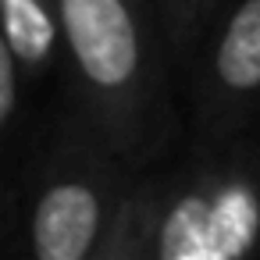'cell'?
<instances>
[{
  "instance_id": "obj_2",
  "label": "cell",
  "mask_w": 260,
  "mask_h": 260,
  "mask_svg": "<svg viewBox=\"0 0 260 260\" xmlns=\"http://www.w3.org/2000/svg\"><path fill=\"white\" fill-rule=\"evenodd\" d=\"M72 96L111 146L146 168L175 153L189 128L171 89V43L157 0H61Z\"/></svg>"
},
{
  "instance_id": "obj_1",
  "label": "cell",
  "mask_w": 260,
  "mask_h": 260,
  "mask_svg": "<svg viewBox=\"0 0 260 260\" xmlns=\"http://www.w3.org/2000/svg\"><path fill=\"white\" fill-rule=\"evenodd\" d=\"M260 256V128L200 143L139 168L96 260Z\"/></svg>"
},
{
  "instance_id": "obj_3",
  "label": "cell",
  "mask_w": 260,
  "mask_h": 260,
  "mask_svg": "<svg viewBox=\"0 0 260 260\" xmlns=\"http://www.w3.org/2000/svg\"><path fill=\"white\" fill-rule=\"evenodd\" d=\"M136 171L68 93L25 157V253L32 260H96Z\"/></svg>"
},
{
  "instance_id": "obj_6",
  "label": "cell",
  "mask_w": 260,
  "mask_h": 260,
  "mask_svg": "<svg viewBox=\"0 0 260 260\" xmlns=\"http://www.w3.org/2000/svg\"><path fill=\"white\" fill-rule=\"evenodd\" d=\"M160 4V18H164V32L171 43V57L175 64H189L192 50L203 40V0H157Z\"/></svg>"
},
{
  "instance_id": "obj_5",
  "label": "cell",
  "mask_w": 260,
  "mask_h": 260,
  "mask_svg": "<svg viewBox=\"0 0 260 260\" xmlns=\"http://www.w3.org/2000/svg\"><path fill=\"white\" fill-rule=\"evenodd\" d=\"M4 11V47L15 54L29 82H40L54 61L64 57L61 0H0Z\"/></svg>"
},
{
  "instance_id": "obj_7",
  "label": "cell",
  "mask_w": 260,
  "mask_h": 260,
  "mask_svg": "<svg viewBox=\"0 0 260 260\" xmlns=\"http://www.w3.org/2000/svg\"><path fill=\"white\" fill-rule=\"evenodd\" d=\"M228 4V0H203V29H210L214 25V18L221 15V8ZM207 36V32H203Z\"/></svg>"
},
{
  "instance_id": "obj_4",
  "label": "cell",
  "mask_w": 260,
  "mask_h": 260,
  "mask_svg": "<svg viewBox=\"0 0 260 260\" xmlns=\"http://www.w3.org/2000/svg\"><path fill=\"white\" fill-rule=\"evenodd\" d=\"M189 139L260 128V0H228L189 57Z\"/></svg>"
}]
</instances>
